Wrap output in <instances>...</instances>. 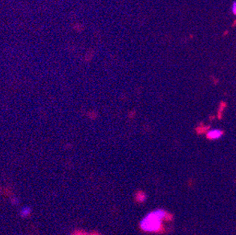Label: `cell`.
Segmentation results:
<instances>
[{
  "label": "cell",
  "mask_w": 236,
  "mask_h": 235,
  "mask_svg": "<svg viewBox=\"0 0 236 235\" xmlns=\"http://www.w3.org/2000/svg\"><path fill=\"white\" fill-rule=\"evenodd\" d=\"M230 10H231V13L236 16V2H233L231 4V7H230Z\"/></svg>",
  "instance_id": "5b68a950"
},
{
  "label": "cell",
  "mask_w": 236,
  "mask_h": 235,
  "mask_svg": "<svg viewBox=\"0 0 236 235\" xmlns=\"http://www.w3.org/2000/svg\"><path fill=\"white\" fill-rule=\"evenodd\" d=\"M169 218V214L164 209H156L149 213L140 221V226L142 230L147 232H157L161 229L162 223Z\"/></svg>",
  "instance_id": "6da1fadb"
},
{
  "label": "cell",
  "mask_w": 236,
  "mask_h": 235,
  "mask_svg": "<svg viewBox=\"0 0 236 235\" xmlns=\"http://www.w3.org/2000/svg\"><path fill=\"white\" fill-rule=\"evenodd\" d=\"M146 198H147L146 195L145 194H143V192H140L137 195V199L138 202H145V201L146 200Z\"/></svg>",
  "instance_id": "277c9868"
},
{
  "label": "cell",
  "mask_w": 236,
  "mask_h": 235,
  "mask_svg": "<svg viewBox=\"0 0 236 235\" xmlns=\"http://www.w3.org/2000/svg\"><path fill=\"white\" fill-rule=\"evenodd\" d=\"M31 213V208L29 207V206H25V207H23L21 209L20 211V215L22 218H25L28 217V215H30Z\"/></svg>",
  "instance_id": "3957f363"
},
{
  "label": "cell",
  "mask_w": 236,
  "mask_h": 235,
  "mask_svg": "<svg viewBox=\"0 0 236 235\" xmlns=\"http://www.w3.org/2000/svg\"><path fill=\"white\" fill-rule=\"evenodd\" d=\"M224 135V132L221 129L214 128L209 130L207 132V137L210 140H217L221 139Z\"/></svg>",
  "instance_id": "7a4b0ae2"
},
{
  "label": "cell",
  "mask_w": 236,
  "mask_h": 235,
  "mask_svg": "<svg viewBox=\"0 0 236 235\" xmlns=\"http://www.w3.org/2000/svg\"><path fill=\"white\" fill-rule=\"evenodd\" d=\"M11 203H12L14 205H17L18 203V199L17 198L14 197V198H13V199L11 200Z\"/></svg>",
  "instance_id": "8992f818"
}]
</instances>
